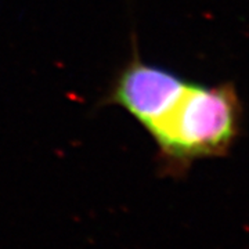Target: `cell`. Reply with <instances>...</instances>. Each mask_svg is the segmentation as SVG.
I'll return each instance as SVG.
<instances>
[{
	"label": "cell",
	"instance_id": "obj_2",
	"mask_svg": "<svg viewBox=\"0 0 249 249\" xmlns=\"http://www.w3.org/2000/svg\"><path fill=\"white\" fill-rule=\"evenodd\" d=\"M187 83L175 72L142 61L134 46L130 61L116 73L103 104L124 108L145 129L173 107Z\"/></svg>",
	"mask_w": 249,
	"mask_h": 249
},
{
	"label": "cell",
	"instance_id": "obj_1",
	"mask_svg": "<svg viewBox=\"0 0 249 249\" xmlns=\"http://www.w3.org/2000/svg\"><path fill=\"white\" fill-rule=\"evenodd\" d=\"M244 108L235 86L188 82L169 111L145 127L157 145L163 176L183 178L199 160L229 155L242 130Z\"/></svg>",
	"mask_w": 249,
	"mask_h": 249
}]
</instances>
